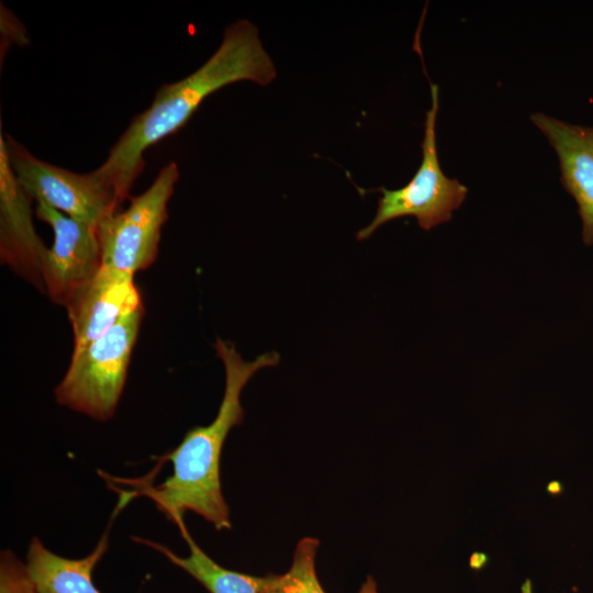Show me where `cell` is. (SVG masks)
Returning <instances> with one entry per match:
<instances>
[{"mask_svg":"<svg viewBox=\"0 0 593 593\" xmlns=\"http://www.w3.org/2000/svg\"><path fill=\"white\" fill-rule=\"evenodd\" d=\"M144 315L143 304L98 339L71 355L55 389L56 401L97 421L111 418L120 401Z\"/></svg>","mask_w":593,"mask_h":593,"instance_id":"3957f363","label":"cell"},{"mask_svg":"<svg viewBox=\"0 0 593 593\" xmlns=\"http://www.w3.org/2000/svg\"><path fill=\"white\" fill-rule=\"evenodd\" d=\"M215 351L225 371V387L215 418L206 426L189 429L181 443L163 458L172 466L160 484L146 488L147 495L179 528L186 512H193L216 529H230V511L222 494L220 465L231 429L243 422L240 394L254 374L280 361L277 351L265 353L251 361L243 359L232 342L216 338Z\"/></svg>","mask_w":593,"mask_h":593,"instance_id":"7a4b0ae2","label":"cell"},{"mask_svg":"<svg viewBox=\"0 0 593 593\" xmlns=\"http://www.w3.org/2000/svg\"><path fill=\"white\" fill-rule=\"evenodd\" d=\"M522 593H532V583L529 580H526L522 586Z\"/></svg>","mask_w":593,"mask_h":593,"instance_id":"2e32d148","label":"cell"},{"mask_svg":"<svg viewBox=\"0 0 593 593\" xmlns=\"http://www.w3.org/2000/svg\"><path fill=\"white\" fill-rule=\"evenodd\" d=\"M179 179L175 161L167 164L150 187L97 227L102 266L134 277L156 259L167 204Z\"/></svg>","mask_w":593,"mask_h":593,"instance_id":"5b68a950","label":"cell"},{"mask_svg":"<svg viewBox=\"0 0 593 593\" xmlns=\"http://www.w3.org/2000/svg\"><path fill=\"white\" fill-rule=\"evenodd\" d=\"M318 545L320 541L313 537L300 539L289 570L283 574L265 577L259 593H326L315 569Z\"/></svg>","mask_w":593,"mask_h":593,"instance_id":"4fadbf2b","label":"cell"},{"mask_svg":"<svg viewBox=\"0 0 593 593\" xmlns=\"http://www.w3.org/2000/svg\"><path fill=\"white\" fill-rule=\"evenodd\" d=\"M530 120L559 158L561 182L574 198L582 222V239L593 244V127L574 125L544 113Z\"/></svg>","mask_w":593,"mask_h":593,"instance_id":"30bf717a","label":"cell"},{"mask_svg":"<svg viewBox=\"0 0 593 593\" xmlns=\"http://www.w3.org/2000/svg\"><path fill=\"white\" fill-rule=\"evenodd\" d=\"M36 203V216L52 227L54 235L42 264L43 288L54 303L65 306L102 267L97 228L70 219L44 201Z\"/></svg>","mask_w":593,"mask_h":593,"instance_id":"52a82bcc","label":"cell"},{"mask_svg":"<svg viewBox=\"0 0 593 593\" xmlns=\"http://www.w3.org/2000/svg\"><path fill=\"white\" fill-rule=\"evenodd\" d=\"M180 533L188 544L189 556L179 557L167 547L135 538L163 553L171 563L183 569L199 581L210 593H259L265 583V577H255L223 568L210 558L193 540L186 525Z\"/></svg>","mask_w":593,"mask_h":593,"instance_id":"7c38bea8","label":"cell"},{"mask_svg":"<svg viewBox=\"0 0 593 593\" xmlns=\"http://www.w3.org/2000/svg\"><path fill=\"white\" fill-rule=\"evenodd\" d=\"M108 549V533L86 557L69 559L48 550L34 537L26 556L27 573L37 593H101L92 573Z\"/></svg>","mask_w":593,"mask_h":593,"instance_id":"8fae6325","label":"cell"},{"mask_svg":"<svg viewBox=\"0 0 593 593\" xmlns=\"http://www.w3.org/2000/svg\"><path fill=\"white\" fill-rule=\"evenodd\" d=\"M1 593H37L26 566L8 551L1 557Z\"/></svg>","mask_w":593,"mask_h":593,"instance_id":"5bb4252c","label":"cell"},{"mask_svg":"<svg viewBox=\"0 0 593 593\" xmlns=\"http://www.w3.org/2000/svg\"><path fill=\"white\" fill-rule=\"evenodd\" d=\"M358 593H378L376 581L371 577H368Z\"/></svg>","mask_w":593,"mask_h":593,"instance_id":"9a60e30c","label":"cell"},{"mask_svg":"<svg viewBox=\"0 0 593 593\" xmlns=\"http://www.w3.org/2000/svg\"><path fill=\"white\" fill-rule=\"evenodd\" d=\"M276 76L257 26L247 20L232 23L224 31L221 45L203 65L156 91L150 107L131 121L94 172L123 202L145 166L144 153L180 130L210 94L243 80L267 86Z\"/></svg>","mask_w":593,"mask_h":593,"instance_id":"6da1fadb","label":"cell"},{"mask_svg":"<svg viewBox=\"0 0 593 593\" xmlns=\"http://www.w3.org/2000/svg\"><path fill=\"white\" fill-rule=\"evenodd\" d=\"M142 304L133 276L102 266L65 305L74 335L72 353L98 339Z\"/></svg>","mask_w":593,"mask_h":593,"instance_id":"9c48e42d","label":"cell"},{"mask_svg":"<svg viewBox=\"0 0 593 593\" xmlns=\"http://www.w3.org/2000/svg\"><path fill=\"white\" fill-rule=\"evenodd\" d=\"M430 108L426 111L421 144L422 161L412 179L402 188L382 193L373 220L356 234L358 240L369 238L383 224L404 216H414L425 231L450 221L467 197L468 189L457 179L445 176L436 145V119L439 109V88L430 83Z\"/></svg>","mask_w":593,"mask_h":593,"instance_id":"277c9868","label":"cell"},{"mask_svg":"<svg viewBox=\"0 0 593 593\" xmlns=\"http://www.w3.org/2000/svg\"><path fill=\"white\" fill-rule=\"evenodd\" d=\"M4 142L11 170L32 199L96 228L118 212L122 202L115 190L94 170L76 174L38 159L10 136Z\"/></svg>","mask_w":593,"mask_h":593,"instance_id":"8992f818","label":"cell"},{"mask_svg":"<svg viewBox=\"0 0 593 593\" xmlns=\"http://www.w3.org/2000/svg\"><path fill=\"white\" fill-rule=\"evenodd\" d=\"M31 195L11 170L4 136L0 137V255L1 260L42 291V264L47 247L32 223Z\"/></svg>","mask_w":593,"mask_h":593,"instance_id":"ba28073f","label":"cell"}]
</instances>
